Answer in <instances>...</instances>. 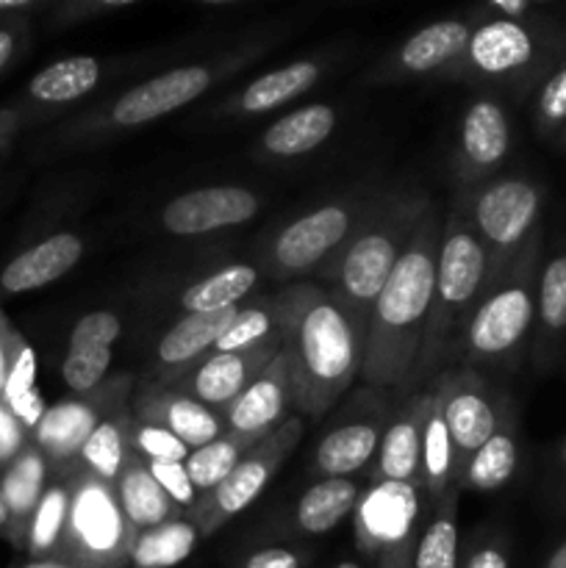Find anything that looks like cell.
<instances>
[{
	"mask_svg": "<svg viewBox=\"0 0 566 568\" xmlns=\"http://www.w3.org/2000/svg\"><path fill=\"white\" fill-rule=\"evenodd\" d=\"M364 488L353 477H327L300 494L292 510V521L303 536H325L336 530L347 516L355 514Z\"/></svg>",
	"mask_w": 566,
	"mask_h": 568,
	"instance_id": "30",
	"label": "cell"
},
{
	"mask_svg": "<svg viewBox=\"0 0 566 568\" xmlns=\"http://www.w3.org/2000/svg\"><path fill=\"white\" fill-rule=\"evenodd\" d=\"M200 530L181 516V519L164 521L150 530L137 532V541L131 549L133 568H172L189 558L200 544Z\"/></svg>",
	"mask_w": 566,
	"mask_h": 568,
	"instance_id": "37",
	"label": "cell"
},
{
	"mask_svg": "<svg viewBox=\"0 0 566 568\" xmlns=\"http://www.w3.org/2000/svg\"><path fill=\"white\" fill-rule=\"evenodd\" d=\"M458 497L461 488H449L431 503V514L414 547V568H458Z\"/></svg>",
	"mask_w": 566,
	"mask_h": 568,
	"instance_id": "34",
	"label": "cell"
},
{
	"mask_svg": "<svg viewBox=\"0 0 566 568\" xmlns=\"http://www.w3.org/2000/svg\"><path fill=\"white\" fill-rule=\"evenodd\" d=\"M114 494L122 514L128 516V521H131L137 532L150 530V527L164 525V521L181 519L183 516V510L159 486V480L150 471L148 460L133 453V449L125 458V464H122L120 475H117Z\"/></svg>",
	"mask_w": 566,
	"mask_h": 568,
	"instance_id": "26",
	"label": "cell"
},
{
	"mask_svg": "<svg viewBox=\"0 0 566 568\" xmlns=\"http://www.w3.org/2000/svg\"><path fill=\"white\" fill-rule=\"evenodd\" d=\"M133 377L117 375L94 388L87 397H67L50 405L31 430V444L44 455L53 477H67L78 469L83 444L94 433V427L114 414L117 408L128 405Z\"/></svg>",
	"mask_w": 566,
	"mask_h": 568,
	"instance_id": "13",
	"label": "cell"
},
{
	"mask_svg": "<svg viewBox=\"0 0 566 568\" xmlns=\"http://www.w3.org/2000/svg\"><path fill=\"white\" fill-rule=\"evenodd\" d=\"M259 270L250 264H228L200 281L189 283L181 294V308L186 314H203V311L239 308L242 300L259 283Z\"/></svg>",
	"mask_w": 566,
	"mask_h": 568,
	"instance_id": "36",
	"label": "cell"
},
{
	"mask_svg": "<svg viewBox=\"0 0 566 568\" xmlns=\"http://www.w3.org/2000/svg\"><path fill=\"white\" fill-rule=\"evenodd\" d=\"M336 131V109L327 103H309L289 111L261 133V153L270 159H297L311 153Z\"/></svg>",
	"mask_w": 566,
	"mask_h": 568,
	"instance_id": "29",
	"label": "cell"
},
{
	"mask_svg": "<svg viewBox=\"0 0 566 568\" xmlns=\"http://www.w3.org/2000/svg\"><path fill=\"white\" fill-rule=\"evenodd\" d=\"M375 197L377 194H372V197L350 194L344 200L316 205V209L305 211L303 216L289 222L270 242L264 258L266 272L272 277L289 281V277H303L309 272H316L322 264H331L338 250L358 231Z\"/></svg>",
	"mask_w": 566,
	"mask_h": 568,
	"instance_id": "9",
	"label": "cell"
},
{
	"mask_svg": "<svg viewBox=\"0 0 566 568\" xmlns=\"http://www.w3.org/2000/svg\"><path fill=\"white\" fill-rule=\"evenodd\" d=\"M131 410L144 425H155L161 430L172 433L175 438H181L192 453L205 447V444L216 442L228 430L225 416L205 408L198 399L186 397L183 392L172 388L170 383H144L137 392V397H133Z\"/></svg>",
	"mask_w": 566,
	"mask_h": 568,
	"instance_id": "19",
	"label": "cell"
},
{
	"mask_svg": "<svg viewBox=\"0 0 566 568\" xmlns=\"http://www.w3.org/2000/svg\"><path fill=\"white\" fill-rule=\"evenodd\" d=\"M294 364V408L300 419L327 414L361 377L370 316L333 288L292 286L281 294Z\"/></svg>",
	"mask_w": 566,
	"mask_h": 568,
	"instance_id": "2",
	"label": "cell"
},
{
	"mask_svg": "<svg viewBox=\"0 0 566 568\" xmlns=\"http://www.w3.org/2000/svg\"><path fill=\"white\" fill-rule=\"evenodd\" d=\"M566 353V244L544 255L536 292V325L530 358L536 369H549Z\"/></svg>",
	"mask_w": 566,
	"mask_h": 568,
	"instance_id": "23",
	"label": "cell"
},
{
	"mask_svg": "<svg viewBox=\"0 0 566 568\" xmlns=\"http://www.w3.org/2000/svg\"><path fill=\"white\" fill-rule=\"evenodd\" d=\"M555 139H558V144H560V148L566 150V125L560 128V131H558V136H555Z\"/></svg>",
	"mask_w": 566,
	"mask_h": 568,
	"instance_id": "59",
	"label": "cell"
},
{
	"mask_svg": "<svg viewBox=\"0 0 566 568\" xmlns=\"http://www.w3.org/2000/svg\"><path fill=\"white\" fill-rule=\"evenodd\" d=\"M566 55V17L542 11L530 20H481L449 78L530 92Z\"/></svg>",
	"mask_w": 566,
	"mask_h": 568,
	"instance_id": "5",
	"label": "cell"
},
{
	"mask_svg": "<svg viewBox=\"0 0 566 568\" xmlns=\"http://www.w3.org/2000/svg\"><path fill=\"white\" fill-rule=\"evenodd\" d=\"M31 353L26 338L11 327V322L6 320L3 311H0V397H3L6 386H9L11 375L20 366V361Z\"/></svg>",
	"mask_w": 566,
	"mask_h": 568,
	"instance_id": "47",
	"label": "cell"
},
{
	"mask_svg": "<svg viewBox=\"0 0 566 568\" xmlns=\"http://www.w3.org/2000/svg\"><path fill=\"white\" fill-rule=\"evenodd\" d=\"M488 286V255L466 214L464 197H455L442 225L436 258L433 314L422 344L420 383L436 375L438 366L455 361L466 325Z\"/></svg>",
	"mask_w": 566,
	"mask_h": 568,
	"instance_id": "4",
	"label": "cell"
},
{
	"mask_svg": "<svg viewBox=\"0 0 566 568\" xmlns=\"http://www.w3.org/2000/svg\"><path fill=\"white\" fill-rule=\"evenodd\" d=\"M516 469H519V433H516L514 410H508L494 436L472 455L458 488L461 491L469 488L477 494L503 491L514 480Z\"/></svg>",
	"mask_w": 566,
	"mask_h": 568,
	"instance_id": "31",
	"label": "cell"
},
{
	"mask_svg": "<svg viewBox=\"0 0 566 568\" xmlns=\"http://www.w3.org/2000/svg\"><path fill=\"white\" fill-rule=\"evenodd\" d=\"M433 394H436L438 410H442L449 444H453L455 486H458L472 455L494 436L511 405L472 366H453V369L438 372Z\"/></svg>",
	"mask_w": 566,
	"mask_h": 568,
	"instance_id": "12",
	"label": "cell"
},
{
	"mask_svg": "<svg viewBox=\"0 0 566 568\" xmlns=\"http://www.w3.org/2000/svg\"><path fill=\"white\" fill-rule=\"evenodd\" d=\"M427 514H431V499L422 486L372 480L355 505V547L372 560L414 552Z\"/></svg>",
	"mask_w": 566,
	"mask_h": 568,
	"instance_id": "11",
	"label": "cell"
},
{
	"mask_svg": "<svg viewBox=\"0 0 566 568\" xmlns=\"http://www.w3.org/2000/svg\"><path fill=\"white\" fill-rule=\"evenodd\" d=\"M28 442H31V433L20 425V419L0 399V471L28 447Z\"/></svg>",
	"mask_w": 566,
	"mask_h": 568,
	"instance_id": "48",
	"label": "cell"
},
{
	"mask_svg": "<svg viewBox=\"0 0 566 568\" xmlns=\"http://www.w3.org/2000/svg\"><path fill=\"white\" fill-rule=\"evenodd\" d=\"M131 449L142 455L144 460H178V464H186V458L192 455V449L181 438H175L172 433L161 430L155 425H144L137 416H133Z\"/></svg>",
	"mask_w": 566,
	"mask_h": 568,
	"instance_id": "43",
	"label": "cell"
},
{
	"mask_svg": "<svg viewBox=\"0 0 566 568\" xmlns=\"http://www.w3.org/2000/svg\"><path fill=\"white\" fill-rule=\"evenodd\" d=\"M305 430V419L292 416V419L283 422L272 436H266L264 442L255 444L247 455L236 464V469L214 488L205 497L198 499L192 510L186 514V519L192 521L200 530V536H214L222 525L239 516L242 510H247L255 499L264 494V488L270 486V480L275 477V471L281 469L283 460L294 453V447L300 444Z\"/></svg>",
	"mask_w": 566,
	"mask_h": 568,
	"instance_id": "10",
	"label": "cell"
},
{
	"mask_svg": "<svg viewBox=\"0 0 566 568\" xmlns=\"http://www.w3.org/2000/svg\"><path fill=\"white\" fill-rule=\"evenodd\" d=\"M442 216L427 205L416 222L392 277L377 294L366 325V353L361 381L372 388H411L420 383L422 344L433 314L436 258L442 242Z\"/></svg>",
	"mask_w": 566,
	"mask_h": 568,
	"instance_id": "1",
	"label": "cell"
},
{
	"mask_svg": "<svg viewBox=\"0 0 566 568\" xmlns=\"http://www.w3.org/2000/svg\"><path fill=\"white\" fill-rule=\"evenodd\" d=\"M420 486L427 494L431 503L449 491L455 486V458L453 444H449L447 425L438 410L436 394H433L431 410L425 416V427H422V460H420Z\"/></svg>",
	"mask_w": 566,
	"mask_h": 568,
	"instance_id": "39",
	"label": "cell"
},
{
	"mask_svg": "<svg viewBox=\"0 0 566 568\" xmlns=\"http://www.w3.org/2000/svg\"><path fill=\"white\" fill-rule=\"evenodd\" d=\"M472 26L466 20H436L411 33L397 53L383 64L386 78H420L433 72H449L466 53Z\"/></svg>",
	"mask_w": 566,
	"mask_h": 568,
	"instance_id": "21",
	"label": "cell"
},
{
	"mask_svg": "<svg viewBox=\"0 0 566 568\" xmlns=\"http://www.w3.org/2000/svg\"><path fill=\"white\" fill-rule=\"evenodd\" d=\"M427 205L431 197L425 192L377 194L358 231L327 264L333 292L370 316Z\"/></svg>",
	"mask_w": 566,
	"mask_h": 568,
	"instance_id": "6",
	"label": "cell"
},
{
	"mask_svg": "<svg viewBox=\"0 0 566 568\" xmlns=\"http://www.w3.org/2000/svg\"><path fill=\"white\" fill-rule=\"evenodd\" d=\"M50 466L44 455L28 442V447L0 471V488H3L6 508H9L11 538L9 544L14 549L26 547V532L31 525V516L42 499L44 488L50 483Z\"/></svg>",
	"mask_w": 566,
	"mask_h": 568,
	"instance_id": "27",
	"label": "cell"
},
{
	"mask_svg": "<svg viewBox=\"0 0 566 568\" xmlns=\"http://www.w3.org/2000/svg\"><path fill=\"white\" fill-rule=\"evenodd\" d=\"M533 125L542 136H558L566 125V55L533 92Z\"/></svg>",
	"mask_w": 566,
	"mask_h": 568,
	"instance_id": "41",
	"label": "cell"
},
{
	"mask_svg": "<svg viewBox=\"0 0 566 568\" xmlns=\"http://www.w3.org/2000/svg\"><path fill=\"white\" fill-rule=\"evenodd\" d=\"M22 122H26V111L20 105H3L0 109V161L9 159L11 148H14L17 136L22 131Z\"/></svg>",
	"mask_w": 566,
	"mask_h": 568,
	"instance_id": "53",
	"label": "cell"
},
{
	"mask_svg": "<svg viewBox=\"0 0 566 568\" xmlns=\"http://www.w3.org/2000/svg\"><path fill=\"white\" fill-rule=\"evenodd\" d=\"M100 75H103V64L98 59H92V55H70V59L53 61L44 70H39L28 81L26 98L33 105H42V109L75 103V100L94 92Z\"/></svg>",
	"mask_w": 566,
	"mask_h": 568,
	"instance_id": "32",
	"label": "cell"
},
{
	"mask_svg": "<svg viewBox=\"0 0 566 568\" xmlns=\"http://www.w3.org/2000/svg\"><path fill=\"white\" fill-rule=\"evenodd\" d=\"M544 568H566V538L558 544V547L553 549V552H549V558H547V564H544Z\"/></svg>",
	"mask_w": 566,
	"mask_h": 568,
	"instance_id": "55",
	"label": "cell"
},
{
	"mask_svg": "<svg viewBox=\"0 0 566 568\" xmlns=\"http://www.w3.org/2000/svg\"><path fill=\"white\" fill-rule=\"evenodd\" d=\"M511 144H514V128L505 105L488 94L472 100L461 116L458 139H455V181L466 189L492 181L499 164L511 155Z\"/></svg>",
	"mask_w": 566,
	"mask_h": 568,
	"instance_id": "15",
	"label": "cell"
},
{
	"mask_svg": "<svg viewBox=\"0 0 566 568\" xmlns=\"http://www.w3.org/2000/svg\"><path fill=\"white\" fill-rule=\"evenodd\" d=\"M26 22L28 20H17L0 26V75L9 70V64L20 53L22 42H26Z\"/></svg>",
	"mask_w": 566,
	"mask_h": 568,
	"instance_id": "52",
	"label": "cell"
},
{
	"mask_svg": "<svg viewBox=\"0 0 566 568\" xmlns=\"http://www.w3.org/2000/svg\"><path fill=\"white\" fill-rule=\"evenodd\" d=\"M83 258V239L78 233H53L33 247L22 250L0 272V292L26 294L50 286Z\"/></svg>",
	"mask_w": 566,
	"mask_h": 568,
	"instance_id": "24",
	"label": "cell"
},
{
	"mask_svg": "<svg viewBox=\"0 0 566 568\" xmlns=\"http://www.w3.org/2000/svg\"><path fill=\"white\" fill-rule=\"evenodd\" d=\"M131 430H133V410L131 405H122L114 414L105 416L89 442L83 444L81 458H78V469L89 471L98 480L114 486L117 475H120L122 464L131 455ZM75 469V471H78Z\"/></svg>",
	"mask_w": 566,
	"mask_h": 568,
	"instance_id": "33",
	"label": "cell"
},
{
	"mask_svg": "<svg viewBox=\"0 0 566 568\" xmlns=\"http://www.w3.org/2000/svg\"><path fill=\"white\" fill-rule=\"evenodd\" d=\"M22 568H75V566L64 564V560H59V558H48V560H28Z\"/></svg>",
	"mask_w": 566,
	"mask_h": 568,
	"instance_id": "57",
	"label": "cell"
},
{
	"mask_svg": "<svg viewBox=\"0 0 566 568\" xmlns=\"http://www.w3.org/2000/svg\"><path fill=\"white\" fill-rule=\"evenodd\" d=\"M281 347L283 338L239 353H209L203 361L181 372L175 381H170V386L225 416L228 408L247 392L250 383L272 364Z\"/></svg>",
	"mask_w": 566,
	"mask_h": 568,
	"instance_id": "16",
	"label": "cell"
},
{
	"mask_svg": "<svg viewBox=\"0 0 566 568\" xmlns=\"http://www.w3.org/2000/svg\"><path fill=\"white\" fill-rule=\"evenodd\" d=\"M464 568H511L508 549L503 547V541L492 538V541H483L472 549V555L466 558Z\"/></svg>",
	"mask_w": 566,
	"mask_h": 568,
	"instance_id": "51",
	"label": "cell"
},
{
	"mask_svg": "<svg viewBox=\"0 0 566 568\" xmlns=\"http://www.w3.org/2000/svg\"><path fill=\"white\" fill-rule=\"evenodd\" d=\"M137 530L117 503L114 486L78 469L70 475V516L59 560L75 568H125Z\"/></svg>",
	"mask_w": 566,
	"mask_h": 568,
	"instance_id": "7",
	"label": "cell"
},
{
	"mask_svg": "<svg viewBox=\"0 0 566 568\" xmlns=\"http://www.w3.org/2000/svg\"><path fill=\"white\" fill-rule=\"evenodd\" d=\"M383 419L372 416V419L347 422V425L333 427L331 433L320 438L314 449V460H311V471L320 480L327 477H353L372 464L381 447L383 436Z\"/></svg>",
	"mask_w": 566,
	"mask_h": 568,
	"instance_id": "25",
	"label": "cell"
},
{
	"mask_svg": "<svg viewBox=\"0 0 566 568\" xmlns=\"http://www.w3.org/2000/svg\"><path fill=\"white\" fill-rule=\"evenodd\" d=\"M242 568H303V555L289 547L255 549Z\"/></svg>",
	"mask_w": 566,
	"mask_h": 568,
	"instance_id": "50",
	"label": "cell"
},
{
	"mask_svg": "<svg viewBox=\"0 0 566 568\" xmlns=\"http://www.w3.org/2000/svg\"><path fill=\"white\" fill-rule=\"evenodd\" d=\"M544 261V227H538L511 264L483 292L455 361L461 366H516L530 349L536 325L538 272Z\"/></svg>",
	"mask_w": 566,
	"mask_h": 568,
	"instance_id": "3",
	"label": "cell"
},
{
	"mask_svg": "<svg viewBox=\"0 0 566 568\" xmlns=\"http://www.w3.org/2000/svg\"><path fill=\"white\" fill-rule=\"evenodd\" d=\"M120 333V316L111 314V311H92L75 322L67 349H111Z\"/></svg>",
	"mask_w": 566,
	"mask_h": 568,
	"instance_id": "44",
	"label": "cell"
},
{
	"mask_svg": "<svg viewBox=\"0 0 566 568\" xmlns=\"http://www.w3.org/2000/svg\"><path fill=\"white\" fill-rule=\"evenodd\" d=\"M67 516H70V475L50 477L26 532L22 552L28 555V560L59 558L67 530Z\"/></svg>",
	"mask_w": 566,
	"mask_h": 568,
	"instance_id": "35",
	"label": "cell"
},
{
	"mask_svg": "<svg viewBox=\"0 0 566 568\" xmlns=\"http://www.w3.org/2000/svg\"><path fill=\"white\" fill-rule=\"evenodd\" d=\"M560 475H564V480H566V438H564V444H560Z\"/></svg>",
	"mask_w": 566,
	"mask_h": 568,
	"instance_id": "58",
	"label": "cell"
},
{
	"mask_svg": "<svg viewBox=\"0 0 566 568\" xmlns=\"http://www.w3.org/2000/svg\"><path fill=\"white\" fill-rule=\"evenodd\" d=\"M294 403H297V397H294L292 349H289L286 338H283L281 353L250 383L247 392L228 408V433L253 438V442H264L283 422L292 419Z\"/></svg>",
	"mask_w": 566,
	"mask_h": 568,
	"instance_id": "17",
	"label": "cell"
},
{
	"mask_svg": "<svg viewBox=\"0 0 566 568\" xmlns=\"http://www.w3.org/2000/svg\"><path fill=\"white\" fill-rule=\"evenodd\" d=\"M261 211V197L244 186H203L172 197L161 211V227L172 236H205L244 225Z\"/></svg>",
	"mask_w": 566,
	"mask_h": 568,
	"instance_id": "18",
	"label": "cell"
},
{
	"mask_svg": "<svg viewBox=\"0 0 566 568\" xmlns=\"http://www.w3.org/2000/svg\"><path fill=\"white\" fill-rule=\"evenodd\" d=\"M239 308L183 314L181 320L172 322L164 331V336L159 338V347H155V381H175L181 372H186L189 366H194L205 355L214 353L216 342L225 336V331L239 316Z\"/></svg>",
	"mask_w": 566,
	"mask_h": 568,
	"instance_id": "22",
	"label": "cell"
},
{
	"mask_svg": "<svg viewBox=\"0 0 566 568\" xmlns=\"http://www.w3.org/2000/svg\"><path fill=\"white\" fill-rule=\"evenodd\" d=\"M466 214L488 255V283L542 227L544 189L525 175H494L464 194Z\"/></svg>",
	"mask_w": 566,
	"mask_h": 568,
	"instance_id": "8",
	"label": "cell"
},
{
	"mask_svg": "<svg viewBox=\"0 0 566 568\" xmlns=\"http://www.w3.org/2000/svg\"><path fill=\"white\" fill-rule=\"evenodd\" d=\"M236 61L242 64V55L239 59L198 61V64H183L175 67V70L161 72V75L122 92L105 109L100 122L109 128H139L161 120V116L172 114V111L203 98L228 70H233Z\"/></svg>",
	"mask_w": 566,
	"mask_h": 568,
	"instance_id": "14",
	"label": "cell"
},
{
	"mask_svg": "<svg viewBox=\"0 0 566 568\" xmlns=\"http://www.w3.org/2000/svg\"><path fill=\"white\" fill-rule=\"evenodd\" d=\"M377 564H381V568H414V552L392 555V558H383Z\"/></svg>",
	"mask_w": 566,
	"mask_h": 568,
	"instance_id": "54",
	"label": "cell"
},
{
	"mask_svg": "<svg viewBox=\"0 0 566 568\" xmlns=\"http://www.w3.org/2000/svg\"><path fill=\"white\" fill-rule=\"evenodd\" d=\"M0 538H6V541L11 538V521H9V508H6V499H3V488H0Z\"/></svg>",
	"mask_w": 566,
	"mask_h": 568,
	"instance_id": "56",
	"label": "cell"
},
{
	"mask_svg": "<svg viewBox=\"0 0 566 568\" xmlns=\"http://www.w3.org/2000/svg\"><path fill=\"white\" fill-rule=\"evenodd\" d=\"M547 9L549 6L538 0H492L481 9V17L483 20H530Z\"/></svg>",
	"mask_w": 566,
	"mask_h": 568,
	"instance_id": "49",
	"label": "cell"
},
{
	"mask_svg": "<svg viewBox=\"0 0 566 568\" xmlns=\"http://www.w3.org/2000/svg\"><path fill=\"white\" fill-rule=\"evenodd\" d=\"M322 75V64L314 59L292 61V64L272 70L266 75L255 78L239 94H233L225 105L222 114H239V116H259L266 111L281 109L283 103L294 100L297 94L309 92Z\"/></svg>",
	"mask_w": 566,
	"mask_h": 568,
	"instance_id": "28",
	"label": "cell"
},
{
	"mask_svg": "<svg viewBox=\"0 0 566 568\" xmlns=\"http://www.w3.org/2000/svg\"><path fill=\"white\" fill-rule=\"evenodd\" d=\"M333 568H361V566L355 564V560H342V564H336Z\"/></svg>",
	"mask_w": 566,
	"mask_h": 568,
	"instance_id": "60",
	"label": "cell"
},
{
	"mask_svg": "<svg viewBox=\"0 0 566 568\" xmlns=\"http://www.w3.org/2000/svg\"><path fill=\"white\" fill-rule=\"evenodd\" d=\"M255 444L261 442H253V438H244V436H236V433L225 430L216 442L194 449L183 466H186L189 480H192L198 497H205L209 491H214V488L220 486L233 469H236L239 460H242Z\"/></svg>",
	"mask_w": 566,
	"mask_h": 568,
	"instance_id": "40",
	"label": "cell"
},
{
	"mask_svg": "<svg viewBox=\"0 0 566 568\" xmlns=\"http://www.w3.org/2000/svg\"><path fill=\"white\" fill-rule=\"evenodd\" d=\"M283 331H286V311H283L281 294L255 300V303L239 308V316L228 327L225 336L216 342L214 353H239V349L261 347V344L283 338Z\"/></svg>",
	"mask_w": 566,
	"mask_h": 568,
	"instance_id": "38",
	"label": "cell"
},
{
	"mask_svg": "<svg viewBox=\"0 0 566 568\" xmlns=\"http://www.w3.org/2000/svg\"><path fill=\"white\" fill-rule=\"evenodd\" d=\"M133 0H75V3H64L53 11L48 26L50 28H67L78 26V22L89 20L98 14H111V11L131 9Z\"/></svg>",
	"mask_w": 566,
	"mask_h": 568,
	"instance_id": "46",
	"label": "cell"
},
{
	"mask_svg": "<svg viewBox=\"0 0 566 568\" xmlns=\"http://www.w3.org/2000/svg\"><path fill=\"white\" fill-rule=\"evenodd\" d=\"M111 349H67L64 364H61V377L72 397H87L94 388L105 383L111 369Z\"/></svg>",
	"mask_w": 566,
	"mask_h": 568,
	"instance_id": "42",
	"label": "cell"
},
{
	"mask_svg": "<svg viewBox=\"0 0 566 568\" xmlns=\"http://www.w3.org/2000/svg\"><path fill=\"white\" fill-rule=\"evenodd\" d=\"M148 466L150 471H153L155 480H159V486L166 491V497H170L172 503L183 510V516H186L200 499L192 480H189L186 466L178 464V460H148Z\"/></svg>",
	"mask_w": 566,
	"mask_h": 568,
	"instance_id": "45",
	"label": "cell"
},
{
	"mask_svg": "<svg viewBox=\"0 0 566 568\" xmlns=\"http://www.w3.org/2000/svg\"><path fill=\"white\" fill-rule=\"evenodd\" d=\"M433 392L411 394L408 403L394 410L386 422L372 460V480H394V483H416L420 486V460H422V427L431 410Z\"/></svg>",
	"mask_w": 566,
	"mask_h": 568,
	"instance_id": "20",
	"label": "cell"
}]
</instances>
